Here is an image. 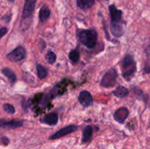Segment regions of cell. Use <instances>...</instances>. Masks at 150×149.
Instances as JSON below:
<instances>
[{
    "label": "cell",
    "mask_w": 150,
    "mask_h": 149,
    "mask_svg": "<svg viewBox=\"0 0 150 149\" xmlns=\"http://www.w3.org/2000/svg\"><path fill=\"white\" fill-rule=\"evenodd\" d=\"M77 36L79 41L87 48L92 49L96 45L98 34L94 29H79Z\"/></svg>",
    "instance_id": "6da1fadb"
},
{
    "label": "cell",
    "mask_w": 150,
    "mask_h": 149,
    "mask_svg": "<svg viewBox=\"0 0 150 149\" xmlns=\"http://www.w3.org/2000/svg\"><path fill=\"white\" fill-rule=\"evenodd\" d=\"M122 74L127 81H130L136 72V63L133 56L127 54L122 61Z\"/></svg>",
    "instance_id": "7a4b0ae2"
},
{
    "label": "cell",
    "mask_w": 150,
    "mask_h": 149,
    "mask_svg": "<svg viewBox=\"0 0 150 149\" xmlns=\"http://www.w3.org/2000/svg\"><path fill=\"white\" fill-rule=\"evenodd\" d=\"M118 77L117 71L114 68L108 70L104 74L100 81V86L104 88L113 87L117 83V78Z\"/></svg>",
    "instance_id": "3957f363"
},
{
    "label": "cell",
    "mask_w": 150,
    "mask_h": 149,
    "mask_svg": "<svg viewBox=\"0 0 150 149\" xmlns=\"http://www.w3.org/2000/svg\"><path fill=\"white\" fill-rule=\"evenodd\" d=\"M25 56H26V51L23 46L17 47L16 49L7 55V58L13 62L21 61L25 58Z\"/></svg>",
    "instance_id": "277c9868"
},
{
    "label": "cell",
    "mask_w": 150,
    "mask_h": 149,
    "mask_svg": "<svg viewBox=\"0 0 150 149\" xmlns=\"http://www.w3.org/2000/svg\"><path fill=\"white\" fill-rule=\"evenodd\" d=\"M78 127H79L77 125H75V124H71V125H68L65 127H63L61 129L54 133V134L50 136L49 140H57V139H59L61 137H64L67 134H71V133L74 132L78 129Z\"/></svg>",
    "instance_id": "5b68a950"
},
{
    "label": "cell",
    "mask_w": 150,
    "mask_h": 149,
    "mask_svg": "<svg viewBox=\"0 0 150 149\" xmlns=\"http://www.w3.org/2000/svg\"><path fill=\"white\" fill-rule=\"evenodd\" d=\"M36 2L37 0H25L23 13H22V19L26 20L32 18Z\"/></svg>",
    "instance_id": "8992f818"
},
{
    "label": "cell",
    "mask_w": 150,
    "mask_h": 149,
    "mask_svg": "<svg viewBox=\"0 0 150 149\" xmlns=\"http://www.w3.org/2000/svg\"><path fill=\"white\" fill-rule=\"evenodd\" d=\"M23 121L21 120H6L0 118V127L6 129H16L23 127Z\"/></svg>",
    "instance_id": "52a82bcc"
},
{
    "label": "cell",
    "mask_w": 150,
    "mask_h": 149,
    "mask_svg": "<svg viewBox=\"0 0 150 149\" xmlns=\"http://www.w3.org/2000/svg\"><path fill=\"white\" fill-rule=\"evenodd\" d=\"M110 16H111V22H117V23H123L122 11L117 8L114 4H111L108 7Z\"/></svg>",
    "instance_id": "ba28073f"
},
{
    "label": "cell",
    "mask_w": 150,
    "mask_h": 149,
    "mask_svg": "<svg viewBox=\"0 0 150 149\" xmlns=\"http://www.w3.org/2000/svg\"><path fill=\"white\" fill-rule=\"evenodd\" d=\"M79 101L82 106L84 108H88L92 105L93 98L92 94L88 91H82L79 93Z\"/></svg>",
    "instance_id": "9c48e42d"
},
{
    "label": "cell",
    "mask_w": 150,
    "mask_h": 149,
    "mask_svg": "<svg viewBox=\"0 0 150 149\" xmlns=\"http://www.w3.org/2000/svg\"><path fill=\"white\" fill-rule=\"evenodd\" d=\"M129 115V110L127 108L122 107L119 108L114 114V118L120 124H123Z\"/></svg>",
    "instance_id": "30bf717a"
},
{
    "label": "cell",
    "mask_w": 150,
    "mask_h": 149,
    "mask_svg": "<svg viewBox=\"0 0 150 149\" xmlns=\"http://www.w3.org/2000/svg\"><path fill=\"white\" fill-rule=\"evenodd\" d=\"M110 30L111 34L116 37H120L124 34V27L122 23H117V22H111Z\"/></svg>",
    "instance_id": "8fae6325"
},
{
    "label": "cell",
    "mask_w": 150,
    "mask_h": 149,
    "mask_svg": "<svg viewBox=\"0 0 150 149\" xmlns=\"http://www.w3.org/2000/svg\"><path fill=\"white\" fill-rule=\"evenodd\" d=\"M59 116L57 115V113H56V112H51V113L47 114L46 115H45L43 117V118L42 120V122L47 124V125L54 126L57 124Z\"/></svg>",
    "instance_id": "7c38bea8"
},
{
    "label": "cell",
    "mask_w": 150,
    "mask_h": 149,
    "mask_svg": "<svg viewBox=\"0 0 150 149\" xmlns=\"http://www.w3.org/2000/svg\"><path fill=\"white\" fill-rule=\"evenodd\" d=\"M93 133V128L91 126H86L83 130L81 141L83 143H87L91 141Z\"/></svg>",
    "instance_id": "4fadbf2b"
},
{
    "label": "cell",
    "mask_w": 150,
    "mask_h": 149,
    "mask_svg": "<svg viewBox=\"0 0 150 149\" xmlns=\"http://www.w3.org/2000/svg\"><path fill=\"white\" fill-rule=\"evenodd\" d=\"M1 73L8 79V80L12 83V84L16 83L17 78H16V74H15L14 72H13L11 69L8 68V67H4V68L1 69Z\"/></svg>",
    "instance_id": "5bb4252c"
},
{
    "label": "cell",
    "mask_w": 150,
    "mask_h": 149,
    "mask_svg": "<svg viewBox=\"0 0 150 149\" xmlns=\"http://www.w3.org/2000/svg\"><path fill=\"white\" fill-rule=\"evenodd\" d=\"M50 14H51V11H50L48 6L45 5V4L42 5L39 12L40 21L43 23L45 20H48V18L50 16Z\"/></svg>",
    "instance_id": "9a60e30c"
},
{
    "label": "cell",
    "mask_w": 150,
    "mask_h": 149,
    "mask_svg": "<svg viewBox=\"0 0 150 149\" xmlns=\"http://www.w3.org/2000/svg\"><path fill=\"white\" fill-rule=\"evenodd\" d=\"M114 96H116L117 97L119 98H123L127 96L129 94V91L127 88H125V86H120L115 89V90L113 91Z\"/></svg>",
    "instance_id": "2e32d148"
},
{
    "label": "cell",
    "mask_w": 150,
    "mask_h": 149,
    "mask_svg": "<svg viewBox=\"0 0 150 149\" xmlns=\"http://www.w3.org/2000/svg\"><path fill=\"white\" fill-rule=\"evenodd\" d=\"M79 7L82 10H88L95 4V0H76Z\"/></svg>",
    "instance_id": "e0dca14e"
},
{
    "label": "cell",
    "mask_w": 150,
    "mask_h": 149,
    "mask_svg": "<svg viewBox=\"0 0 150 149\" xmlns=\"http://www.w3.org/2000/svg\"><path fill=\"white\" fill-rule=\"evenodd\" d=\"M37 72H38V77H39V78L41 79V80L45 79V77H46L47 74H48V71H47V70L45 69V67L40 65V64H38V65H37Z\"/></svg>",
    "instance_id": "ac0fdd59"
},
{
    "label": "cell",
    "mask_w": 150,
    "mask_h": 149,
    "mask_svg": "<svg viewBox=\"0 0 150 149\" xmlns=\"http://www.w3.org/2000/svg\"><path fill=\"white\" fill-rule=\"evenodd\" d=\"M69 58L73 64H76L80 58V53L77 49L73 50L69 53Z\"/></svg>",
    "instance_id": "d6986e66"
},
{
    "label": "cell",
    "mask_w": 150,
    "mask_h": 149,
    "mask_svg": "<svg viewBox=\"0 0 150 149\" xmlns=\"http://www.w3.org/2000/svg\"><path fill=\"white\" fill-rule=\"evenodd\" d=\"M3 110L5 112H7V114H10V115H13V114L15 113L16 112V109H15L14 107L12 105L8 103L4 104L2 106Z\"/></svg>",
    "instance_id": "ffe728a7"
},
{
    "label": "cell",
    "mask_w": 150,
    "mask_h": 149,
    "mask_svg": "<svg viewBox=\"0 0 150 149\" xmlns=\"http://www.w3.org/2000/svg\"><path fill=\"white\" fill-rule=\"evenodd\" d=\"M45 59H46V61L49 64H54L56 61V60H57V56H56V54L54 52L49 51L45 55Z\"/></svg>",
    "instance_id": "44dd1931"
},
{
    "label": "cell",
    "mask_w": 150,
    "mask_h": 149,
    "mask_svg": "<svg viewBox=\"0 0 150 149\" xmlns=\"http://www.w3.org/2000/svg\"><path fill=\"white\" fill-rule=\"evenodd\" d=\"M10 141L9 139L6 137H2L0 138V145H7L9 144Z\"/></svg>",
    "instance_id": "7402d4cb"
},
{
    "label": "cell",
    "mask_w": 150,
    "mask_h": 149,
    "mask_svg": "<svg viewBox=\"0 0 150 149\" xmlns=\"http://www.w3.org/2000/svg\"><path fill=\"white\" fill-rule=\"evenodd\" d=\"M7 28L3 27L0 29V39H1V38L2 37H4V35L7 34Z\"/></svg>",
    "instance_id": "603a6c76"
},
{
    "label": "cell",
    "mask_w": 150,
    "mask_h": 149,
    "mask_svg": "<svg viewBox=\"0 0 150 149\" xmlns=\"http://www.w3.org/2000/svg\"><path fill=\"white\" fill-rule=\"evenodd\" d=\"M145 52H146V53L147 54V55L150 56V45H148V46L145 48Z\"/></svg>",
    "instance_id": "cb8c5ba5"
},
{
    "label": "cell",
    "mask_w": 150,
    "mask_h": 149,
    "mask_svg": "<svg viewBox=\"0 0 150 149\" xmlns=\"http://www.w3.org/2000/svg\"><path fill=\"white\" fill-rule=\"evenodd\" d=\"M9 1H15V0H9Z\"/></svg>",
    "instance_id": "d4e9b609"
}]
</instances>
